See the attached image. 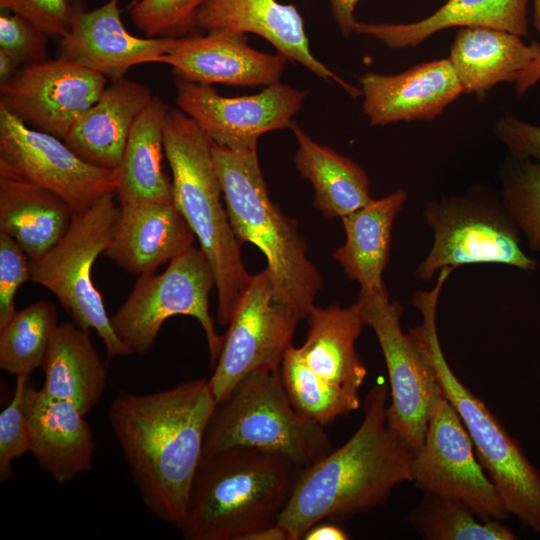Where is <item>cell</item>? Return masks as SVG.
I'll list each match as a JSON object with an SVG mask.
<instances>
[{
  "label": "cell",
  "instance_id": "8992f818",
  "mask_svg": "<svg viewBox=\"0 0 540 540\" xmlns=\"http://www.w3.org/2000/svg\"><path fill=\"white\" fill-rule=\"evenodd\" d=\"M444 282L439 276L432 290L415 294L413 302L423 320L409 335L435 369L444 396L458 412L506 511L524 527L540 533V472L486 404L458 379L442 351L436 309Z\"/></svg>",
  "mask_w": 540,
  "mask_h": 540
},
{
  "label": "cell",
  "instance_id": "52a82bcc",
  "mask_svg": "<svg viewBox=\"0 0 540 540\" xmlns=\"http://www.w3.org/2000/svg\"><path fill=\"white\" fill-rule=\"evenodd\" d=\"M237 447L279 454L300 469L333 450L325 427L299 414L291 404L280 369L250 373L217 406L203 456Z\"/></svg>",
  "mask_w": 540,
  "mask_h": 540
},
{
  "label": "cell",
  "instance_id": "83f0119b",
  "mask_svg": "<svg viewBox=\"0 0 540 540\" xmlns=\"http://www.w3.org/2000/svg\"><path fill=\"white\" fill-rule=\"evenodd\" d=\"M406 200L407 193L399 189L342 217L346 241L332 256L364 293H388L382 274L389 262L393 222Z\"/></svg>",
  "mask_w": 540,
  "mask_h": 540
},
{
  "label": "cell",
  "instance_id": "4fadbf2b",
  "mask_svg": "<svg viewBox=\"0 0 540 540\" xmlns=\"http://www.w3.org/2000/svg\"><path fill=\"white\" fill-rule=\"evenodd\" d=\"M0 176L50 190L81 214L115 193L114 171L80 158L62 139L33 129L0 106Z\"/></svg>",
  "mask_w": 540,
  "mask_h": 540
},
{
  "label": "cell",
  "instance_id": "ee69618b",
  "mask_svg": "<svg viewBox=\"0 0 540 540\" xmlns=\"http://www.w3.org/2000/svg\"><path fill=\"white\" fill-rule=\"evenodd\" d=\"M540 80V57L533 60L518 75L515 81V92L522 96L530 87Z\"/></svg>",
  "mask_w": 540,
  "mask_h": 540
},
{
  "label": "cell",
  "instance_id": "277c9868",
  "mask_svg": "<svg viewBox=\"0 0 540 540\" xmlns=\"http://www.w3.org/2000/svg\"><path fill=\"white\" fill-rule=\"evenodd\" d=\"M211 152L237 239L264 254L275 300L305 318L322 288V277L307 257L296 221L271 200L257 147L232 150L211 141Z\"/></svg>",
  "mask_w": 540,
  "mask_h": 540
},
{
  "label": "cell",
  "instance_id": "5b68a950",
  "mask_svg": "<svg viewBox=\"0 0 540 540\" xmlns=\"http://www.w3.org/2000/svg\"><path fill=\"white\" fill-rule=\"evenodd\" d=\"M163 144L172 171L173 203L212 267L218 297L217 321L228 326L251 275L243 264L241 243L223 204L211 140L181 109H169Z\"/></svg>",
  "mask_w": 540,
  "mask_h": 540
},
{
  "label": "cell",
  "instance_id": "ac0fdd59",
  "mask_svg": "<svg viewBox=\"0 0 540 540\" xmlns=\"http://www.w3.org/2000/svg\"><path fill=\"white\" fill-rule=\"evenodd\" d=\"M287 59L249 46L247 36L231 29L176 38L159 62L173 67L178 78L200 84L271 86L279 83Z\"/></svg>",
  "mask_w": 540,
  "mask_h": 540
},
{
  "label": "cell",
  "instance_id": "d4e9b609",
  "mask_svg": "<svg viewBox=\"0 0 540 540\" xmlns=\"http://www.w3.org/2000/svg\"><path fill=\"white\" fill-rule=\"evenodd\" d=\"M528 0H447L430 16L411 23L357 22L355 32L393 49L415 47L452 27H485L521 37L528 33Z\"/></svg>",
  "mask_w": 540,
  "mask_h": 540
},
{
  "label": "cell",
  "instance_id": "e575fe53",
  "mask_svg": "<svg viewBox=\"0 0 540 540\" xmlns=\"http://www.w3.org/2000/svg\"><path fill=\"white\" fill-rule=\"evenodd\" d=\"M501 174L504 207L530 249L540 251V163L512 157Z\"/></svg>",
  "mask_w": 540,
  "mask_h": 540
},
{
  "label": "cell",
  "instance_id": "b9f144b4",
  "mask_svg": "<svg viewBox=\"0 0 540 540\" xmlns=\"http://www.w3.org/2000/svg\"><path fill=\"white\" fill-rule=\"evenodd\" d=\"M360 0H329L331 13L341 34L348 38L353 32L357 20L354 12Z\"/></svg>",
  "mask_w": 540,
  "mask_h": 540
},
{
  "label": "cell",
  "instance_id": "4316f807",
  "mask_svg": "<svg viewBox=\"0 0 540 540\" xmlns=\"http://www.w3.org/2000/svg\"><path fill=\"white\" fill-rule=\"evenodd\" d=\"M540 57V44L493 28L462 27L449 59L463 92L480 95L501 82H515L519 73Z\"/></svg>",
  "mask_w": 540,
  "mask_h": 540
},
{
  "label": "cell",
  "instance_id": "7dc6e473",
  "mask_svg": "<svg viewBox=\"0 0 540 540\" xmlns=\"http://www.w3.org/2000/svg\"><path fill=\"white\" fill-rule=\"evenodd\" d=\"M533 22L538 32H540V0H533Z\"/></svg>",
  "mask_w": 540,
  "mask_h": 540
},
{
  "label": "cell",
  "instance_id": "f546056e",
  "mask_svg": "<svg viewBox=\"0 0 540 540\" xmlns=\"http://www.w3.org/2000/svg\"><path fill=\"white\" fill-rule=\"evenodd\" d=\"M169 109L153 96L136 119L115 171V195L120 204L173 202L172 181L162 169L163 129Z\"/></svg>",
  "mask_w": 540,
  "mask_h": 540
},
{
  "label": "cell",
  "instance_id": "30bf717a",
  "mask_svg": "<svg viewBox=\"0 0 540 540\" xmlns=\"http://www.w3.org/2000/svg\"><path fill=\"white\" fill-rule=\"evenodd\" d=\"M357 301L365 325L381 347L390 382L387 424L415 456L424 443L429 421L444 393L435 369L412 337L402 331L403 311L388 293L359 292Z\"/></svg>",
  "mask_w": 540,
  "mask_h": 540
},
{
  "label": "cell",
  "instance_id": "1f68e13d",
  "mask_svg": "<svg viewBox=\"0 0 540 540\" xmlns=\"http://www.w3.org/2000/svg\"><path fill=\"white\" fill-rule=\"evenodd\" d=\"M58 326L57 308L49 301L16 310L0 329V369L17 377L42 367Z\"/></svg>",
  "mask_w": 540,
  "mask_h": 540
},
{
  "label": "cell",
  "instance_id": "7c38bea8",
  "mask_svg": "<svg viewBox=\"0 0 540 540\" xmlns=\"http://www.w3.org/2000/svg\"><path fill=\"white\" fill-rule=\"evenodd\" d=\"M298 319L293 309L275 300L266 270L251 276L234 309L209 379L218 405L250 373L280 369L293 345Z\"/></svg>",
  "mask_w": 540,
  "mask_h": 540
},
{
  "label": "cell",
  "instance_id": "e0dca14e",
  "mask_svg": "<svg viewBox=\"0 0 540 540\" xmlns=\"http://www.w3.org/2000/svg\"><path fill=\"white\" fill-rule=\"evenodd\" d=\"M70 7V29L60 39L58 57L111 80L124 78L135 65L159 62L176 41V38L131 35L122 23L119 0H108L90 11L79 2L70 3Z\"/></svg>",
  "mask_w": 540,
  "mask_h": 540
},
{
  "label": "cell",
  "instance_id": "d6a6232c",
  "mask_svg": "<svg viewBox=\"0 0 540 540\" xmlns=\"http://www.w3.org/2000/svg\"><path fill=\"white\" fill-rule=\"evenodd\" d=\"M280 374L295 410L324 427L360 407L359 393L347 391L321 378L310 369L293 345L283 358Z\"/></svg>",
  "mask_w": 540,
  "mask_h": 540
},
{
  "label": "cell",
  "instance_id": "8d00e7d4",
  "mask_svg": "<svg viewBox=\"0 0 540 540\" xmlns=\"http://www.w3.org/2000/svg\"><path fill=\"white\" fill-rule=\"evenodd\" d=\"M29 375L16 377L9 404L0 413V482L13 478L12 463L30 452V435L24 409V396Z\"/></svg>",
  "mask_w": 540,
  "mask_h": 540
},
{
  "label": "cell",
  "instance_id": "7a4b0ae2",
  "mask_svg": "<svg viewBox=\"0 0 540 540\" xmlns=\"http://www.w3.org/2000/svg\"><path fill=\"white\" fill-rule=\"evenodd\" d=\"M388 387L376 383L365 397L355 433L299 471L278 523L290 540L302 539L325 519L342 521L383 506L396 486L411 481L413 456L387 424Z\"/></svg>",
  "mask_w": 540,
  "mask_h": 540
},
{
  "label": "cell",
  "instance_id": "5bb4252c",
  "mask_svg": "<svg viewBox=\"0 0 540 540\" xmlns=\"http://www.w3.org/2000/svg\"><path fill=\"white\" fill-rule=\"evenodd\" d=\"M411 475L424 493L458 499L481 519L509 517L458 412L445 396L429 421L422 448L412 458Z\"/></svg>",
  "mask_w": 540,
  "mask_h": 540
},
{
  "label": "cell",
  "instance_id": "2e32d148",
  "mask_svg": "<svg viewBox=\"0 0 540 540\" xmlns=\"http://www.w3.org/2000/svg\"><path fill=\"white\" fill-rule=\"evenodd\" d=\"M107 77L58 57L27 64L0 85V106L62 140L107 86Z\"/></svg>",
  "mask_w": 540,
  "mask_h": 540
},
{
  "label": "cell",
  "instance_id": "d590c367",
  "mask_svg": "<svg viewBox=\"0 0 540 540\" xmlns=\"http://www.w3.org/2000/svg\"><path fill=\"white\" fill-rule=\"evenodd\" d=\"M208 0H133L129 15L146 36L178 38L196 28L198 11Z\"/></svg>",
  "mask_w": 540,
  "mask_h": 540
},
{
  "label": "cell",
  "instance_id": "9c48e42d",
  "mask_svg": "<svg viewBox=\"0 0 540 540\" xmlns=\"http://www.w3.org/2000/svg\"><path fill=\"white\" fill-rule=\"evenodd\" d=\"M216 287L212 267L200 248L191 246L172 259L160 274L140 275L129 296L111 317L118 338L131 351L147 354L163 323L172 316L197 319L204 331L214 368L224 342L209 311V294Z\"/></svg>",
  "mask_w": 540,
  "mask_h": 540
},
{
  "label": "cell",
  "instance_id": "4dcf8cb0",
  "mask_svg": "<svg viewBox=\"0 0 540 540\" xmlns=\"http://www.w3.org/2000/svg\"><path fill=\"white\" fill-rule=\"evenodd\" d=\"M299 174L314 189L313 205L327 218L344 217L368 204L369 179L362 167L335 150L315 142L295 122L291 128Z\"/></svg>",
  "mask_w": 540,
  "mask_h": 540
},
{
  "label": "cell",
  "instance_id": "f6af8a7d",
  "mask_svg": "<svg viewBox=\"0 0 540 540\" xmlns=\"http://www.w3.org/2000/svg\"><path fill=\"white\" fill-rule=\"evenodd\" d=\"M23 63L15 55L0 49V85L8 82Z\"/></svg>",
  "mask_w": 540,
  "mask_h": 540
},
{
  "label": "cell",
  "instance_id": "7bdbcfd3",
  "mask_svg": "<svg viewBox=\"0 0 540 540\" xmlns=\"http://www.w3.org/2000/svg\"><path fill=\"white\" fill-rule=\"evenodd\" d=\"M349 534L333 523L316 524L302 537L304 540H347Z\"/></svg>",
  "mask_w": 540,
  "mask_h": 540
},
{
  "label": "cell",
  "instance_id": "3957f363",
  "mask_svg": "<svg viewBox=\"0 0 540 540\" xmlns=\"http://www.w3.org/2000/svg\"><path fill=\"white\" fill-rule=\"evenodd\" d=\"M301 469L285 457L237 447L203 456L181 534L186 540H243L278 522Z\"/></svg>",
  "mask_w": 540,
  "mask_h": 540
},
{
  "label": "cell",
  "instance_id": "ab89813d",
  "mask_svg": "<svg viewBox=\"0 0 540 540\" xmlns=\"http://www.w3.org/2000/svg\"><path fill=\"white\" fill-rule=\"evenodd\" d=\"M0 7L25 17L49 37L62 38L69 32L68 0H0Z\"/></svg>",
  "mask_w": 540,
  "mask_h": 540
},
{
  "label": "cell",
  "instance_id": "9a60e30c",
  "mask_svg": "<svg viewBox=\"0 0 540 540\" xmlns=\"http://www.w3.org/2000/svg\"><path fill=\"white\" fill-rule=\"evenodd\" d=\"M176 102L209 139L232 150L257 147L265 133L291 128L294 115L307 95L289 85L276 83L261 92L224 97L211 86L174 79Z\"/></svg>",
  "mask_w": 540,
  "mask_h": 540
},
{
  "label": "cell",
  "instance_id": "836d02e7",
  "mask_svg": "<svg viewBox=\"0 0 540 540\" xmlns=\"http://www.w3.org/2000/svg\"><path fill=\"white\" fill-rule=\"evenodd\" d=\"M413 528L428 540H515L498 519H481L466 503L424 493L410 516Z\"/></svg>",
  "mask_w": 540,
  "mask_h": 540
},
{
  "label": "cell",
  "instance_id": "7402d4cb",
  "mask_svg": "<svg viewBox=\"0 0 540 540\" xmlns=\"http://www.w3.org/2000/svg\"><path fill=\"white\" fill-rule=\"evenodd\" d=\"M194 236L173 202L122 203L103 255L128 273L152 274L190 248Z\"/></svg>",
  "mask_w": 540,
  "mask_h": 540
},
{
  "label": "cell",
  "instance_id": "cb8c5ba5",
  "mask_svg": "<svg viewBox=\"0 0 540 540\" xmlns=\"http://www.w3.org/2000/svg\"><path fill=\"white\" fill-rule=\"evenodd\" d=\"M305 319L308 324L306 340L297 347L302 359L327 382L359 393L367 376L355 347L365 325L359 302L348 307L314 305Z\"/></svg>",
  "mask_w": 540,
  "mask_h": 540
},
{
  "label": "cell",
  "instance_id": "6da1fadb",
  "mask_svg": "<svg viewBox=\"0 0 540 540\" xmlns=\"http://www.w3.org/2000/svg\"><path fill=\"white\" fill-rule=\"evenodd\" d=\"M209 380L149 394L119 393L108 419L149 512L180 529L217 409Z\"/></svg>",
  "mask_w": 540,
  "mask_h": 540
},
{
  "label": "cell",
  "instance_id": "603a6c76",
  "mask_svg": "<svg viewBox=\"0 0 540 540\" xmlns=\"http://www.w3.org/2000/svg\"><path fill=\"white\" fill-rule=\"evenodd\" d=\"M152 97L149 89L139 82L125 78L111 80L63 141L84 161L115 172L131 129Z\"/></svg>",
  "mask_w": 540,
  "mask_h": 540
},
{
  "label": "cell",
  "instance_id": "f1b7e54d",
  "mask_svg": "<svg viewBox=\"0 0 540 540\" xmlns=\"http://www.w3.org/2000/svg\"><path fill=\"white\" fill-rule=\"evenodd\" d=\"M41 368L45 376L41 390L73 403L85 416L101 400L107 386V371L89 330L75 323L59 324Z\"/></svg>",
  "mask_w": 540,
  "mask_h": 540
},
{
  "label": "cell",
  "instance_id": "bcb514c9",
  "mask_svg": "<svg viewBox=\"0 0 540 540\" xmlns=\"http://www.w3.org/2000/svg\"><path fill=\"white\" fill-rule=\"evenodd\" d=\"M243 540H290V536L277 522L248 534Z\"/></svg>",
  "mask_w": 540,
  "mask_h": 540
},
{
  "label": "cell",
  "instance_id": "ffe728a7",
  "mask_svg": "<svg viewBox=\"0 0 540 540\" xmlns=\"http://www.w3.org/2000/svg\"><path fill=\"white\" fill-rule=\"evenodd\" d=\"M363 111L372 125L432 120L463 92L449 58L416 65L403 73H366L359 79Z\"/></svg>",
  "mask_w": 540,
  "mask_h": 540
},
{
  "label": "cell",
  "instance_id": "74e56055",
  "mask_svg": "<svg viewBox=\"0 0 540 540\" xmlns=\"http://www.w3.org/2000/svg\"><path fill=\"white\" fill-rule=\"evenodd\" d=\"M48 37L25 17L1 9L0 49L15 55L23 64L46 60Z\"/></svg>",
  "mask_w": 540,
  "mask_h": 540
},
{
  "label": "cell",
  "instance_id": "d6986e66",
  "mask_svg": "<svg viewBox=\"0 0 540 540\" xmlns=\"http://www.w3.org/2000/svg\"><path fill=\"white\" fill-rule=\"evenodd\" d=\"M196 28L204 31L231 29L254 33L267 40L287 60L298 62L316 76L336 82L350 96L361 89L332 72L312 54L304 21L292 4L277 0H208L198 11Z\"/></svg>",
  "mask_w": 540,
  "mask_h": 540
},
{
  "label": "cell",
  "instance_id": "f35d334b",
  "mask_svg": "<svg viewBox=\"0 0 540 540\" xmlns=\"http://www.w3.org/2000/svg\"><path fill=\"white\" fill-rule=\"evenodd\" d=\"M30 280V260L21 247L0 232V329L16 312L15 296L20 286Z\"/></svg>",
  "mask_w": 540,
  "mask_h": 540
},
{
  "label": "cell",
  "instance_id": "8fae6325",
  "mask_svg": "<svg viewBox=\"0 0 540 540\" xmlns=\"http://www.w3.org/2000/svg\"><path fill=\"white\" fill-rule=\"evenodd\" d=\"M434 231L433 246L417 269L429 280L444 267L500 263L533 271L537 262L523 251L520 229L502 201L464 196L431 202L424 211Z\"/></svg>",
  "mask_w": 540,
  "mask_h": 540
},
{
  "label": "cell",
  "instance_id": "44dd1931",
  "mask_svg": "<svg viewBox=\"0 0 540 540\" xmlns=\"http://www.w3.org/2000/svg\"><path fill=\"white\" fill-rule=\"evenodd\" d=\"M24 409L30 452L58 484L92 468L94 434L85 415L73 403L50 397L28 381Z\"/></svg>",
  "mask_w": 540,
  "mask_h": 540
},
{
  "label": "cell",
  "instance_id": "60d3db41",
  "mask_svg": "<svg viewBox=\"0 0 540 540\" xmlns=\"http://www.w3.org/2000/svg\"><path fill=\"white\" fill-rule=\"evenodd\" d=\"M495 133L512 157L535 158L540 163V127L506 115L497 123Z\"/></svg>",
  "mask_w": 540,
  "mask_h": 540
},
{
  "label": "cell",
  "instance_id": "484cf974",
  "mask_svg": "<svg viewBox=\"0 0 540 540\" xmlns=\"http://www.w3.org/2000/svg\"><path fill=\"white\" fill-rule=\"evenodd\" d=\"M74 210L61 197L34 183L0 176V232L35 260L68 232Z\"/></svg>",
  "mask_w": 540,
  "mask_h": 540
},
{
  "label": "cell",
  "instance_id": "ba28073f",
  "mask_svg": "<svg viewBox=\"0 0 540 540\" xmlns=\"http://www.w3.org/2000/svg\"><path fill=\"white\" fill-rule=\"evenodd\" d=\"M114 196L105 194L75 215L66 235L45 255L30 260V280L52 292L78 327L97 332L108 360L133 354L115 334L92 280L93 264L113 237L119 212Z\"/></svg>",
  "mask_w": 540,
  "mask_h": 540
}]
</instances>
